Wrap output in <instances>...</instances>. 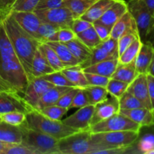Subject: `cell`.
<instances>
[{"label": "cell", "mask_w": 154, "mask_h": 154, "mask_svg": "<svg viewBox=\"0 0 154 154\" xmlns=\"http://www.w3.org/2000/svg\"><path fill=\"white\" fill-rule=\"evenodd\" d=\"M71 88L72 87H57V86L51 87L42 95V96L38 102L35 110L40 111L41 109L45 108V107L55 105L59 99L66 92L69 91Z\"/></svg>", "instance_id": "obj_21"}, {"label": "cell", "mask_w": 154, "mask_h": 154, "mask_svg": "<svg viewBox=\"0 0 154 154\" xmlns=\"http://www.w3.org/2000/svg\"><path fill=\"white\" fill-rule=\"evenodd\" d=\"M2 91H16V90L0 75V92Z\"/></svg>", "instance_id": "obj_55"}, {"label": "cell", "mask_w": 154, "mask_h": 154, "mask_svg": "<svg viewBox=\"0 0 154 154\" xmlns=\"http://www.w3.org/2000/svg\"><path fill=\"white\" fill-rule=\"evenodd\" d=\"M60 154H97L104 148L94 144L90 130L78 131L59 140Z\"/></svg>", "instance_id": "obj_3"}, {"label": "cell", "mask_w": 154, "mask_h": 154, "mask_svg": "<svg viewBox=\"0 0 154 154\" xmlns=\"http://www.w3.org/2000/svg\"><path fill=\"white\" fill-rule=\"evenodd\" d=\"M120 109H133V108H146L144 104L135 96L126 91L119 99Z\"/></svg>", "instance_id": "obj_38"}, {"label": "cell", "mask_w": 154, "mask_h": 154, "mask_svg": "<svg viewBox=\"0 0 154 154\" xmlns=\"http://www.w3.org/2000/svg\"><path fill=\"white\" fill-rule=\"evenodd\" d=\"M23 139L21 144L26 146L35 154H60L59 140L44 132L21 126Z\"/></svg>", "instance_id": "obj_4"}, {"label": "cell", "mask_w": 154, "mask_h": 154, "mask_svg": "<svg viewBox=\"0 0 154 154\" xmlns=\"http://www.w3.org/2000/svg\"><path fill=\"white\" fill-rule=\"evenodd\" d=\"M60 29V27L56 25L42 22L38 29V40L41 43L55 42L57 33Z\"/></svg>", "instance_id": "obj_33"}, {"label": "cell", "mask_w": 154, "mask_h": 154, "mask_svg": "<svg viewBox=\"0 0 154 154\" xmlns=\"http://www.w3.org/2000/svg\"><path fill=\"white\" fill-rule=\"evenodd\" d=\"M38 48L43 54L50 66L54 69V71H62L66 68L59 59L57 53L47 43H41Z\"/></svg>", "instance_id": "obj_32"}, {"label": "cell", "mask_w": 154, "mask_h": 154, "mask_svg": "<svg viewBox=\"0 0 154 154\" xmlns=\"http://www.w3.org/2000/svg\"><path fill=\"white\" fill-rule=\"evenodd\" d=\"M120 109L118 98L108 93L106 99L95 105L90 126L117 114Z\"/></svg>", "instance_id": "obj_12"}, {"label": "cell", "mask_w": 154, "mask_h": 154, "mask_svg": "<svg viewBox=\"0 0 154 154\" xmlns=\"http://www.w3.org/2000/svg\"><path fill=\"white\" fill-rule=\"evenodd\" d=\"M84 74H85V77L87 78L89 85L100 86V87H106L107 84L110 80L109 78L97 75V74L87 73V72H84Z\"/></svg>", "instance_id": "obj_47"}, {"label": "cell", "mask_w": 154, "mask_h": 154, "mask_svg": "<svg viewBox=\"0 0 154 154\" xmlns=\"http://www.w3.org/2000/svg\"><path fill=\"white\" fill-rule=\"evenodd\" d=\"M67 108L58 106L57 105H50L38 111L45 117L54 120H61V118L67 113Z\"/></svg>", "instance_id": "obj_40"}, {"label": "cell", "mask_w": 154, "mask_h": 154, "mask_svg": "<svg viewBox=\"0 0 154 154\" xmlns=\"http://www.w3.org/2000/svg\"><path fill=\"white\" fill-rule=\"evenodd\" d=\"M118 63V59L105 60L87 66L84 68L83 71L87 73L97 74L111 78L114 72H115Z\"/></svg>", "instance_id": "obj_23"}, {"label": "cell", "mask_w": 154, "mask_h": 154, "mask_svg": "<svg viewBox=\"0 0 154 154\" xmlns=\"http://www.w3.org/2000/svg\"><path fill=\"white\" fill-rule=\"evenodd\" d=\"M0 60H19L2 24L0 26Z\"/></svg>", "instance_id": "obj_29"}, {"label": "cell", "mask_w": 154, "mask_h": 154, "mask_svg": "<svg viewBox=\"0 0 154 154\" xmlns=\"http://www.w3.org/2000/svg\"><path fill=\"white\" fill-rule=\"evenodd\" d=\"M149 154H154V149L153 150H151V151L150 152V153H149Z\"/></svg>", "instance_id": "obj_60"}, {"label": "cell", "mask_w": 154, "mask_h": 154, "mask_svg": "<svg viewBox=\"0 0 154 154\" xmlns=\"http://www.w3.org/2000/svg\"><path fill=\"white\" fill-rule=\"evenodd\" d=\"M154 149V135L148 134L146 135L138 141L137 144V151L138 153L149 154Z\"/></svg>", "instance_id": "obj_43"}, {"label": "cell", "mask_w": 154, "mask_h": 154, "mask_svg": "<svg viewBox=\"0 0 154 154\" xmlns=\"http://www.w3.org/2000/svg\"><path fill=\"white\" fill-rule=\"evenodd\" d=\"M90 105L88 96L84 88H78L76 95L70 105V108H80Z\"/></svg>", "instance_id": "obj_44"}, {"label": "cell", "mask_w": 154, "mask_h": 154, "mask_svg": "<svg viewBox=\"0 0 154 154\" xmlns=\"http://www.w3.org/2000/svg\"><path fill=\"white\" fill-rule=\"evenodd\" d=\"M78 87H72L68 92H66L65 94H63L61 97L59 99L57 103L55 105H58V106L63 107V108H67L68 110L70 109V105L72 104V101H73L74 97L76 95L77 92H78Z\"/></svg>", "instance_id": "obj_45"}, {"label": "cell", "mask_w": 154, "mask_h": 154, "mask_svg": "<svg viewBox=\"0 0 154 154\" xmlns=\"http://www.w3.org/2000/svg\"><path fill=\"white\" fill-rule=\"evenodd\" d=\"M118 46L117 40L110 37L105 41H102L98 46L92 50V54L87 61L79 65L83 69L89 66L95 64L99 62L108 60L118 59Z\"/></svg>", "instance_id": "obj_9"}, {"label": "cell", "mask_w": 154, "mask_h": 154, "mask_svg": "<svg viewBox=\"0 0 154 154\" xmlns=\"http://www.w3.org/2000/svg\"><path fill=\"white\" fill-rule=\"evenodd\" d=\"M154 32V28H153V32ZM152 32H151V33H152Z\"/></svg>", "instance_id": "obj_63"}, {"label": "cell", "mask_w": 154, "mask_h": 154, "mask_svg": "<svg viewBox=\"0 0 154 154\" xmlns=\"http://www.w3.org/2000/svg\"><path fill=\"white\" fill-rule=\"evenodd\" d=\"M18 25L38 40V29L42 20L35 11H11L10 14Z\"/></svg>", "instance_id": "obj_15"}, {"label": "cell", "mask_w": 154, "mask_h": 154, "mask_svg": "<svg viewBox=\"0 0 154 154\" xmlns=\"http://www.w3.org/2000/svg\"><path fill=\"white\" fill-rule=\"evenodd\" d=\"M55 72L42 52L37 49L32 63V77L38 78Z\"/></svg>", "instance_id": "obj_26"}, {"label": "cell", "mask_w": 154, "mask_h": 154, "mask_svg": "<svg viewBox=\"0 0 154 154\" xmlns=\"http://www.w3.org/2000/svg\"><path fill=\"white\" fill-rule=\"evenodd\" d=\"M0 75L17 93L23 95L29 80L19 60H0Z\"/></svg>", "instance_id": "obj_7"}, {"label": "cell", "mask_w": 154, "mask_h": 154, "mask_svg": "<svg viewBox=\"0 0 154 154\" xmlns=\"http://www.w3.org/2000/svg\"><path fill=\"white\" fill-rule=\"evenodd\" d=\"M45 43L49 45L55 51L59 59L63 63L65 67L80 65L79 60L74 57L73 54L71 53L68 47L64 43L60 42H48Z\"/></svg>", "instance_id": "obj_25"}, {"label": "cell", "mask_w": 154, "mask_h": 154, "mask_svg": "<svg viewBox=\"0 0 154 154\" xmlns=\"http://www.w3.org/2000/svg\"><path fill=\"white\" fill-rule=\"evenodd\" d=\"M12 145H13V144H8V143L0 141V154H5L6 150Z\"/></svg>", "instance_id": "obj_57"}, {"label": "cell", "mask_w": 154, "mask_h": 154, "mask_svg": "<svg viewBox=\"0 0 154 154\" xmlns=\"http://www.w3.org/2000/svg\"><path fill=\"white\" fill-rule=\"evenodd\" d=\"M140 38L138 35L134 33H127L124 35L121 36L117 40V46H118V54L119 57L125 51V50L134 42L135 38Z\"/></svg>", "instance_id": "obj_46"}, {"label": "cell", "mask_w": 154, "mask_h": 154, "mask_svg": "<svg viewBox=\"0 0 154 154\" xmlns=\"http://www.w3.org/2000/svg\"><path fill=\"white\" fill-rule=\"evenodd\" d=\"M2 20L0 19V26H1V25H2Z\"/></svg>", "instance_id": "obj_61"}, {"label": "cell", "mask_w": 154, "mask_h": 154, "mask_svg": "<svg viewBox=\"0 0 154 154\" xmlns=\"http://www.w3.org/2000/svg\"><path fill=\"white\" fill-rule=\"evenodd\" d=\"M63 6V0H40L35 10H47Z\"/></svg>", "instance_id": "obj_51"}, {"label": "cell", "mask_w": 154, "mask_h": 154, "mask_svg": "<svg viewBox=\"0 0 154 154\" xmlns=\"http://www.w3.org/2000/svg\"><path fill=\"white\" fill-rule=\"evenodd\" d=\"M71 83L78 88H84L89 85L83 69L78 66L66 67L61 71Z\"/></svg>", "instance_id": "obj_28"}, {"label": "cell", "mask_w": 154, "mask_h": 154, "mask_svg": "<svg viewBox=\"0 0 154 154\" xmlns=\"http://www.w3.org/2000/svg\"><path fill=\"white\" fill-rule=\"evenodd\" d=\"M147 8L149 11L154 17V0H141Z\"/></svg>", "instance_id": "obj_56"}, {"label": "cell", "mask_w": 154, "mask_h": 154, "mask_svg": "<svg viewBox=\"0 0 154 154\" xmlns=\"http://www.w3.org/2000/svg\"><path fill=\"white\" fill-rule=\"evenodd\" d=\"M14 0H0V19L8 16L11 12V7Z\"/></svg>", "instance_id": "obj_53"}, {"label": "cell", "mask_w": 154, "mask_h": 154, "mask_svg": "<svg viewBox=\"0 0 154 154\" xmlns=\"http://www.w3.org/2000/svg\"><path fill=\"white\" fill-rule=\"evenodd\" d=\"M2 121L15 126H21L26 120V114L20 111H11V112L1 114Z\"/></svg>", "instance_id": "obj_41"}, {"label": "cell", "mask_w": 154, "mask_h": 154, "mask_svg": "<svg viewBox=\"0 0 154 154\" xmlns=\"http://www.w3.org/2000/svg\"><path fill=\"white\" fill-rule=\"evenodd\" d=\"M3 27L12 44L20 63L26 72L29 80L32 77V63L41 42L23 29L11 14L2 21Z\"/></svg>", "instance_id": "obj_1"}, {"label": "cell", "mask_w": 154, "mask_h": 154, "mask_svg": "<svg viewBox=\"0 0 154 154\" xmlns=\"http://www.w3.org/2000/svg\"><path fill=\"white\" fill-rule=\"evenodd\" d=\"M126 91L141 101L146 108L153 110L147 89V74H138L134 81L129 84Z\"/></svg>", "instance_id": "obj_16"}, {"label": "cell", "mask_w": 154, "mask_h": 154, "mask_svg": "<svg viewBox=\"0 0 154 154\" xmlns=\"http://www.w3.org/2000/svg\"><path fill=\"white\" fill-rule=\"evenodd\" d=\"M127 11V3L124 0H116L114 4L105 12V14L96 22L104 24L112 29L113 26Z\"/></svg>", "instance_id": "obj_19"}, {"label": "cell", "mask_w": 154, "mask_h": 154, "mask_svg": "<svg viewBox=\"0 0 154 154\" xmlns=\"http://www.w3.org/2000/svg\"><path fill=\"white\" fill-rule=\"evenodd\" d=\"M93 26V23L89 21L86 20L82 19V18H76L74 19L73 23H72V29L73 30L75 34H78V33L84 32L91 27Z\"/></svg>", "instance_id": "obj_49"}, {"label": "cell", "mask_w": 154, "mask_h": 154, "mask_svg": "<svg viewBox=\"0 0 154 154\" xmlns=\"http://www.w3.org/2000/svg\"><path fill=\"white\" fill-rule=\"evenodd\" d=\"M147 74H149V75H152V76L154 77V57H153V60H152L151 63H150V66H149Z\"/></svg>", "instance_id": "obj_58"}, {"label": "cell", "mask_w": 154, "mask_h": 154, "mask_svg": "<svg viewBox=\"0 0 154 154\" xmlns=\"http://www.w3.org/2000/svg\"><path fill=\"white\" fill-rule=\"evenodd\" d=\"M40 0H14L11 11H34Z\"/></svg>", "instance_id": "obj_42"}, {"label": "cell", "mask_w": 154, "mask_h": 154, "mask_svg": "<svg viewBox=\"0 0 154 154\" xmlns=\"http://www.w3.org/2000/svg\"><path fill=\"white\" fill-rule=\"evenodd\" d=\"M96 0H63V6L67 8L74 19L80 18L87 12Z\"/></svg>", "instance_id": "obj_31"}, {"label": "cell", "mask_w": 154, "mask_h": 154, "mask_svg": "<svg viewBox=\"0 0 154 154\" xmlns=\"http://www.w3.org/2000/svg\"><path fill=\"white\" fill-rule=\"evenodd\" d=\"M140 132L136 131H115L91 133V139L104 150L132 146L139 138Z\"/></svg>", "instance_id": "obj_5"}, {"label": "cell", "mask_w": 154, "mask_h": 154, "mask_svg": "<svg viewBox=\"0 0 154 154\" xmlns=\"http://www.w3.org/2000/svg\"><path fill=\"white\" fill-rule=\"evenodd\" d=\"M22 126L48 134L58 140L78 132L76 129L66 126L62 120H51L36 110L26 114V120Z\"/></svg>", "instance_id": "obj_2"}, {"label": "cell", "mask_w": 154, "mask_h": 154, "mask_svg": "<svg viewBox=\"0 0 154 154\" xmlns=\"http://www.w3.org/2000/svg\"><path fill=\"white\" fill-rule=\"evenodd\" d=\"M84 89L88 96L90 104L93 105H96L99 102L103 101L104 99H106L108 95L106 87H100V86L88 85Z\"/></svg>", "instance_id": "obj_35"}, {"label": "cell", "mask_w": 154, "mask_h": 154, "mask_svg": "<svg viewBox=\"0 0 154 154\" xmlns=\"http://www.w3.org/2000/svg\"><path fill=\"white\" fill-rule=\"evenodd\" d=\"M23 132L21 126H15L7 123L0 122V141L8 144H21Z\"/></svg>", "instance_id": "obj_22"}, {"label": "cell", "mask_w": 154, "mask_h": 154, "mask_svg": "<svg viewBox=\"0 0 154 154\" xmlns=\"http://www.w3.org/2000/svg\"><path fill=\"white\" fill-rule=\"evenodd\" d=\"M5 154H35V152L22 144H13L5 151Z\"/></svg>", "instance_id": "obj_52"}, {"label": "cell", "mask_w": 154, "mask_h": 154, "mask_svg": "<svg viewBox=\"0 0 154 154\" xmlns=\"http://www.w3.org/2000/svg\"><path fill=\"white\" fill-rule=\"evenodd\" d=\"M94 109L95 105H93L82 107L80 108L76 112L62 121L66 126L73 128L78 131L89 130Z\"/></svg>", "instance_id": "obj_13"}, {"label": "cell", "mask_w": 154, "mask_h": 154, "mask_svg": "<svg viewBox=\"0 0 154 154\" xmlns=\"http://www.w3.org/2000/svg\"><path fill=\"white\" fill-rule=\"evenodd\" d=\"M42 78L45 81L52 84L53 85L57 86V87H75L74 84L69 81V79L65 76L64 74L61 71H55L52 73L44 75Z\"/></svg>", "instance_id": "obj_37"}, {"label": "cell", "mask_w": 154, "mask_h": 154, "mask_svg": "<svg viewBox=\"0 0 154 154\" xmlns=\"http://www.w3.org/2000/svg\"><path fill=\"white\" fill-rule=\"evenodd\" d=\"M127 33H134L138 35L135 21L129 11L125 13L113 26L111 29V37L118 40L121 36Z\"/></svg>", "instance_id": "obj_18"}, {"label": "cell", "mask_w": 154, "mask_h": 154, "mask_svg": "<svg viewBox=\"0 0 154 154\" xmlns=\"http://www.w3.org/2000/svg\"><path fill=\"white\" fill-rule=\"evenodd\" d=\"M35 110L17 91L0 92V114L20 111L28 114Z\"/></svg>", "instance_id": "obj_11"}, {"label": "cell", "mask_w": 154, "mask_h": 154, "mask_svg": "<svg viewBox=\"0 0 154 154\" xmlns=\"http://www.w3.org/2000/svg\"><path fill=\"white\" fill-rule=\"evenodd\" d=\"M154 57V48L149 42H143L135 60L138 74H147L150 63Z\"/></svg>", "instance_id": "obj_20"}, {"label": "cell", "mask_w": 154, "mask_h": 154, "mask_svg": "<svg viewBox=\"0 0 154 154\" xmlns=\"http://www.w3.org/2000/svg\"><path fill=\"white\" fill-rule=\"evenodd\" d=\"M77 38L83 42L90 50H93L102 42V40L96 33L93 26L87 30L76 35Z\"/></svg>", "instance_id": "obj_36"}, {"label": "cell", "mask_w": 154, "mask_h": 154, "mask_svg": "<svg viewBox=\"0 0 154 154\" xmlns=\"http://www.w3.org/2000/svg\"><path fill=\"white\" fill-rule=\"evenodd\" d=\"M77 37L76 34L70 28H60L57 32L55 42H60L66 43L69 41L73 40Z\"/></svg>", "instance_id": "obj_48"}, {"label": "cell", "mask_w": 154, "mask_h": 154, "mask_svg": "<svg viewBox=\"0 0 154 154\" xmlns=\"http://www.w3.org/2000/svg\"><path fill=\"white\" fill-rule=\"evenodd\" d=\"M69 51H71L74 57L78 59L80 62V64L81 63L87 61L90 57L92 54V50L87 46H86L81 41H80L78 38H75L73 40L69 41V42L64 43Z\"/></svg>", "instance_id": "obj_30"}, {"label": "cell", "mask_w": 154, "mask_h": 154, "mask_svg": "<svg viewBox=\"0 0 154 154\" xmlns=\"http://www.w3.org/2000/svg\"><path fill=\"white\" fill-rule=\"evenodd\" d=\"M115 1L116 0H96L81 18L93 23L105 14Z\"/></svg>", "instance_id": "obj_24"}, {"label": "cell", "mask_w": 154, "mask_h": 154, "mask_svg": "<svg viewBox=\"0 0 154 154\" xmlns=\"http://www.w3.org/2000/svg\"><path fill=\"white\" fill-rule=\"evenodd\" d=\"M34 11L42 22L56 25L60 28H72L73 15L65 6L47 10H35Z\"/></svg>", "instance_id": "obj_10"}, {"label": "cell", "mask_w": 154, "mask_h": 154, "mask_svg": "<svg viewBox=\"0 0 154 154\" xmlns=\"http://www.w3.org/2000/svg\"><path fill=\"white\" fill-rule=\"evenodd\" d=\"M53 87H54V85L44 80L42 77L33 78L29 81L23 97L24 100L35 109L42 95Z\"/></svg>", "instance_id": "obj_14"}, {"label": "cell", "mask_w": 154, "mask_h": 154, "mask_svg": "<svg viewBox=\"0 0 154 154\" xmlns=\"http://www.w3.org/2000/svg\"><path fill=\"white\" fill-rule=\"evenodd\" d=\"M128 11L133 17L141 42H147L154 28V17L141 0H129Z\"/></svg>", "instance_id": "obj_6"}, {"label": "cell", "mask_w": 154, "mask_h": 154, "mask_svg": "<svg viewBox=\"0 0 154 154\" xmlns=\"http://www.w3.org/2000/svg\"><path fill=\"white\" fill-rule=\"evenodd\" d=\"M141 126L132 121L126 116L120 112L111 117L99 122L90 127L91 133L104 132H115V131H136L140 132Z\"/></svg>", "instance_id": "obj_8"}, {"label": "cell", "mask_w": 154, "mask_h": 154, "mask_svg": "<svg viewBox=\"0 0 154 154\" xmlns=\"http://www.w3.org/2000/svg\"><path fill=\"white\" fill-rule=\"evenodd\" d=\"M147 42H149L150 44H151L152 46H153V48H154V32H152L151 34H150V35L149 36V38H147Z\"/></svg>", "instance_id": "obj_59"}, {"label": "cell", "mask_w": 154, "mask_h": 154, "mask_svg": "<svg viewBox=\"0 0 154 154\" xmlns=\"http://www.w3.org/2000/svg\"><path fill=\"white\" fill-rule=\"evenodd\" d=\"M138 75L135 61L127 64H122L118 63L115 72L111 76V78H114L129 84L134 81Z\"/></svg>", "instance_id": "obj_27"}, {"label": "cell", "mask_w": 154, "mask_h": 154, "mask_svg": "<svg viewBox=\"0 0 154 154\" xmlns=\"http://www.w3.org/2000/svg\"><path fill=\"white\" fill-rule=\"evenodd\" d=\"M153 114H154V108H153Z\"/></svg>", "instance_id": "obj_64"}, {"label": "cell", "mask_w": 154, "mask_h": 154, "mask_svg": "<svg viewBox=\"0 0 154 154\" xmlns=\"http://www.w3.org/2000/svg\"><path fill=\"white\" fill-rule=\"evenodd\" d=\"M143 42L140 38H137L134 42L125 50L124 52L119 57L118 61L122 64H127L135 61L137 55L140 51Z\"/></svg>", "instance_id": "obj_34"}, {"label": "cell", "mask_w": 154, "mask_h": 154, "mask_svg": "<svg viewBox=\"0 0 154 154\" xmlns=\"http://www.w3.org/2000/svg\"><path fill=\"white\" fill-rule=\"evenodd\" d=\"M147 89H148L149 97H150V102H151L153 110L154 108V77L152 75L147 74Z\"/></svg>", "instance_id": "obj_54"}, {"label": "cell", "mask_w": 154, "mask_h": 154, "mask_svg": "<svg viewBox=\"0 0 154 154\" xmlns=\"http://www.w3.org/2000/svg\"><path fill=\"white\" fill-rule=\"evenodd\" d=\"M128 86H129V84L127 83L111 78L107 84L106 89L108 93L120 99L122 95L126 91Z\"/></svg>", "instance_id": "obj_39"}, {"label": "cell", "mask_w": 154, "mask_h": 154, "mask_svg": "<svg viewBox=\"0 0 154 154\" xmlns=\"http://www.w3.org/2000/svg\"><path fill=\"white\" fill-rule=\"evenodd\" d=\"M120 113L139 124L141 127H150L154 126L153 110L147 108L120 109Z\"/></svg>", "instance_id": "obj_17"}, {"label": "cell", "mask_w": 154, "mask_h": 154, "mask_svg": "<svg viewBox=\"0 0 154 154\" xmlns=\"http://www.w3.org/2000/svg\"><path fill=\"white\" fill-rule=\"evenodd\" d=\"M93 27L96 30V33L98 34L99 37L102 41H105L111 37V28L108 27L104 24L99 23L95 22L93 23Z\"/></svg>", "instance_id": "obj_50"}, {"label": "cell", "mask_w": 154, "mask_h": 154, "mask_svg": "<svg viewBox=\"0 0 154 154\" xmlns=\"http://www.w3.org/2000/svg\"><path fill=\"white\" fill-rule=\"evenodd\" d=\"M0 122H2V117H1V114H0Z\"/></svg>", "instance_id": "obj_62"}]
</instances>
